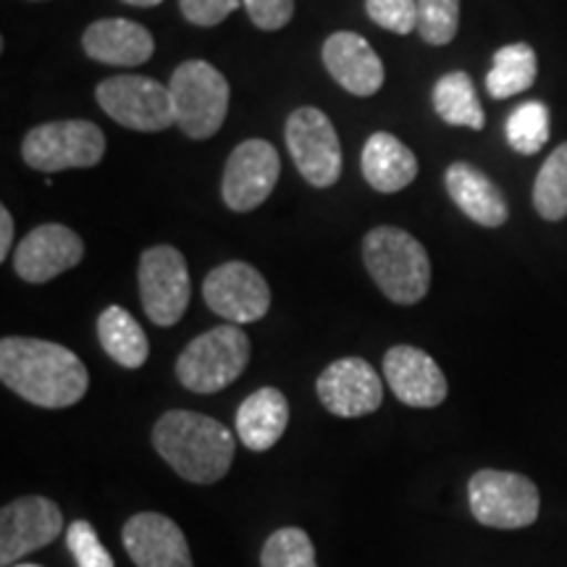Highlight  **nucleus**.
<instances>
[{
	"mask_svg": "<svg viewBox=\"0 0 567 567\" xmlns=\"http://www.w3.org/2000/svg\"><path fill=\"white\" fill-rule=\"evenodd\" d=\"M363 260L371 279L396 305L421 302L431 287V260L413 234L396 226H375L363 239Z\"/></svg>",
	"mask_w": 567,
	"mask_h": 567,
	"instance_id": "3",
	"label": "nucleus"
},
{
	"mask_svg": "<svg viewBox=\"0 0 567 567\" xmlns=\"http://www.w3.org/2000/svg\"><path fill=\"white\" fill-rule=\"evenodd\" d=\"M264 567H318L316 547L302 528H279L268 536L260 551Z\"/></svg>",
	"mask_w": 567,
	"mask_h": 567,
	"instance_id": "28",
	"label": "nucleus"
},
{
	"mask_svg": "<svg viewBox=\"0 0 567 567\" xmlns=\"http://www.w3.org/2000/svg\"><path fill=\"white\" fill-rule=\"evenodd\" d=\"M323 63L339 87L354 97H371L384 84V63L358 32L331 34L323 42Z\"/></svg>",
	"mask_w": 567,
	"mask_h": 567,
	"instance_id": "18",
	"label": "nucleus"
},
{
	"mask_svg": "<svg viewBox=\"0 0 567 567\" xmlns=\"http://www.w3.org/2000/svg\"><path fill=\"white\" fill-rule=\"evenodd\" d=\"M460 27V0H417V32L429 45H446Z\"/></svg>",
	"mask_w": 567,
	"mask_h": 567,
	"instance_id": "29",
	"label": "nucleus"
},
{
	"mask_svg": "<svg viewBox=\"0 0 567 567\" xmlns=\"http://www.w3.org/2000/svg\"><path fill=\"white\" fill-rule=\"evenodd\" d=\"M384 379L396 400L410 408H439L450 392L436 360L410 344H396L384 354Z\"/></svg>",
	"mask_w": 567,
	"mask_h": 567,
	"instance_id": "16",
	"label": "nucleus"
},
{
	"mask_svg": "<svg viewBox=\"0 0 567 567\" xmlns=\"http://www.w3.org/2000/svg\"><path fill=\"white\" fill-rule=\"evenodd\" d=\"M365 182L375 193H400L410 187L417 176V158L402 140L389 132H375L368 137L363 155H360Z\"/></svg>",
	"mask_w": 567,
	"mask_h": 567,
	"instance_id": "21",
	"label": "nucleus"
},
{
	"mask_svg": "<svg viewBox=\"0 0 567 567\" xmlns=\"http://www.w3.org/2000/svg\"><path fill=\"white\" fill-rule=\"evenodd\" d=\"M97 103L116 124L134 132H163L176 124L172 90L151 76L118 74L97 84Z\"/></svg>",
	"mask_w": 567,
	"mask_h": 567,
	"instance_id": "9",
	"label": "nucleus"
},
{
	"mask_svg": "<svg viewBox=\"0 0 567 567\" xmlns=\"http://www.w3.org/2000/svg\"><path fill=\"white\" fill-rule=\"evenodd\" d=\"M289 155H292L297 172L313 187H334L342 176V145H339L337 130L323 111L297 109L287 118Z\"/></svg>",
	"mask_w": 567,
	"mask_h": 567,
	"instance_id": "10",
	"label": "nucleus"
},
{
	"mask_svg": "<svg viewBox=\"0 0 567 567\" xmlns=\"http://www.w3.org/2000/svg\"><path fill=\"white\" fill-rule=\"evenodd\" d=\"M84 258V243L63 224H42L21 239L13 252V271L27 284H45L71 271Z\"/></svg>",
	"mask_w": 567,
	"mask_h": 567,
	"instance_id": "15",
	"label": "nucleus"
},
{
	"mask_svg": "<svg viewBox=\"0 0 567 567\" xmlns=\"http://www.w3.org/2000/svg\"><path fill=\"white\" fill-rule=\"evenodd\" d=\"M243 0H179V9L189 24L216 27L239 9Z\"/></svg>",
	"mask_w": 567,
	"mask_h": 567,
	"instance_id": "33",
	"label": "nucleus"
},
{
	"mask_svg": "<svg viewBox=\"0 0 567 567\" xmlns=\"http://www.w3.org/2000/svg\"><path fill=\"white\" fill-rule=\"evenodd\" d=\"M434 111L450 126H467V130L476 132L486 126L476 87L465 71H452L434 84Z\"/></svg>",
	"mask_w": 567,
	"mask_h": 567,
	"instance_id": "25",
	"label": "nucleus"
},
{
	"mask_svg": "<svg viewBox=\"0 0 567 567\" xmlns=\"http://www.w3.org/2000/svg\"><path fill=\"white\" fill-rule=\"evenodd\" d=\"M467 502L481 526L517 530L534 526L542 513V496L530 478L509 471L473 473L467 481Z\"/></svg>",
	"mask_w": 567,
	"mask_h": 567,
	"instance_id": "6",
	"label": "nucleus"
},
{
	"mask_svg": "<svg viewBox=\"0 0 567 567\" xmlns=\"http://www.w3.org/2000/svg\"><path fill=\"white\" fill-rule=\"evenodd\" d=\"M155 452L189 484H216L234 463L237 439L224 423L193 410H168L153 429Z\"/></svg>",
	"mask_w": 567,
	"mask_h": 567,
	"instance_id": "2",
	"label": "nucleus"
},
{
	"mask_svg": "<svg viewBox=\"0 0 567 567\" xmlns=\"http://www.w3.org/2000/svg\"><path fill=\"white\" fill-rule=\"evenodd\" d=\"M66 544L71 557L76 559V567H116L109 549L103 547L95 528L87 520H74L66 528Z\"/></svg>",
	"mask_w": 567,
	"mask_h": 567,
	"instance_id": "30",
	"label": "nucleus"
},
{
	"mask_svg": "<svg viewBox=\"0 0 567 567\" xmlns=\"http://www.w3.org/2000/svg\"><path fill=\"white\" fill-rule=\"evenodd\" d=\"M538 74L536 51L526 42H513V45L499 48L494 53L492 71L486 76V90L494 101H507V97L520 95L534 87Z\"/></svg>",
	"mask_w": 567,
	"mask_h": 567,
	"instance_id": "24",
	"label": "nucleus"
},
{
	"mask_svg": "<svg viewBox=\"0 0 567 567\" xmlns=\"http://www.w3.org/2000/svg\"><path fill=\"white\" fill-rule=\"evenodd\" d=\"M534 208L544 221H563L567 216V142L544 161L534 182Z\"/></svg>",
	"mask_w": 567,
	"mask_h": 567,
	"instance_id": "26",
	"label": "nucleus"
},
{
	"mask_svg": "<svg viewBox=\"0 0 567 567\" xmlns=\"http://www.w3.org/2000/svg\"><path fill=\"white\" fill-rule=\"evenodd\" d=\"M13 243V218L9 208H0V260L9 258Z\"/></svg>",
	"mask_w": 567,
	"mask_h": 567,
	"instance_id": "34",
	"label": "nucleus"
},
{
	"mask_svg": "<svg viewBox=\"0 0 567 567\" xmlns=\"http://www.w3.org/2000/svg\"><path fill=\"white\" fill-rule=\"evenodd\" d=\"M63 530V515L45 496H21L0 509V565L11 567L48 544Z\"/></svg>",
	"mask_w": 567,
	"mask_h": 567,
	"instance_id": "13",
	"label": "nucleus"
},
{
	"mask_svg": "<svg viewBox=\"0 0 567 567\" xmlns=\"http://www.w3.org/2000/svg\"><path fill=\"white\" fill-rule=\"evenodd\" d=\"M122 542L137 567H195L187 538L172 517L137 513L124 523Z\"/></svg>",
	"mask_w": 567,
	"mask_h": 567,
	"instance_id": "17",
	"label": "nucleus"
},
{
	"mask_svg": "<svg viewBox=\"0 0 567 567\" xmlns=\"http://www.w3.org/2000/svg\"><path fill=\"white\" fill-rule=\"evenodd\" d=\"M371 21L394 34H410L417 30V0H365Z\"/></svg>",
	"mask_w": 567,
	"mask_h": 567,
	"instance_id": "31",
	"label": "nucleus"
},
{
	"mask_svg": "<svg viewBox=\"0 0 567 567\" xmlns=\"http://www.w3.org/2000/svg\"><path fill=\"white\" fill-rule=\"evenodd\" d=\"M316 392L321 405L337 417L371 415L384 402V384L363 358L334 360L318 375Z\"/></svg>",
	"mask_w": 567,
	"mask_h": 567,
	"instance_id": "14",
	"label": "nucleus"
},
{
	"mask_svg": "<svg viewBox=\"0 0 567 567\" xmlns=\"http://www.w3.org/2000/svg\"><path fill=\"white\" fill-rule=\"evenodd\" d=\"M97 339H101L105 354L126 371H137L151 354L147 334L122 305H111L97 318Z\"/></svg>",
	"mask_w": 567,
	"mask_h": 567,
	"instance_id": "23",
	"label": "nucleus"
},
{
	"mask_svg": "<svg viewBox=\"0 0 567 567\" xmlns=\"http://www.w3.org/2000/svg\"><path fill=\"white\" fill-rule=\"evenodd\" d=\"M203 297L213 313L234 326L260 321L271 308L268 281L245 260H229L213 268L205 276Z\"/></svg>",
	"mask_w": 567,
	"mask_h": 567,
	"instance_id": "11",
	"label": "nucleus"
},
{
	"mask_svg": "<svg viewBox=\"0 0 567 567\" xmlns=\"http://www.w3.org/2000/svg\"><path fill=\"white\" fill-rule=\"evenodd\" d=\"M13 567H40V565H13Z\"/></svg>",
	"mask_w": 567,
	"mask_h": 567,
	"instance_id": "36",
	"label": "nucleus"
},
{
	"mask_svg": "<svg viewBox=\"0 0 567 567\" xmlns=\"http://www.w3.org/2000/svg\"><path fill=\"white\" fill-rule=\"evenodd\" d=\"M444 184L452 203L473 224L486 226V229H499L502 224H507L509 208L505 195L476 166H471V163H452L444 174Z\"/></svg>",
	"mask_w": 567,
	"mask_h": 567,
	"instance_id": "20",
	"label": "nucleus"
},
{
	"mask_svg": "<svg viewBox=\"0 0 567 567\" xmlns=\"http://www.w3.org/2000/svg\"><path fill=\"white\" fill-rule=\"evenodd\" d=\"M281 174L279 151L266 140H245L226 161L221 195L231 210L247 213L271 197Z\"/></svg>",
	"mask_w": 567,
	"mask_h": 567,
	"instance_id": "12",
	"label": "nucleus"
},
{
	"mask_svg": "<svg viewBox=\"0 0 567 567\" xmlns=\"http://www.w3.org/2000/svg\"><path fill=\"white\" fill-rule=\"evenodd\" d=\"M82 48L92 61L109 66H142L155 53V40L130 19H101L82 34Z\"/></svg>",
	"mask_w": 567,
	"mask_h": 567,
	"instance_id": "19",
	"label": "nucleus"
},
{
	"mask_svg": "<svg viewBox=\"0 0 567 567\" xmlns=\"http://www.w3.org/2000/svg\"><path fill=\"white\" fill-rule=\"evenodd\" d=\"M252 24L264 32H279L292 21L295 0H243Z\"/></svg>",
	"mask_w": 567,
	"mask_h": 567,
	"instance_id": "32",
	"label": "nucleus"
},
{
	"mask_svg": "<svg viewBox=\"0 0 567 567\" xmlns=\"http://www.w3.org/2000/svg\"><path fill=\"white\" fill-rule=\"evenodd\" d=\"M250 363V339L239 326L226 323L205 331L184 347L176 360L182 386L195 394H216L226 389Z\"/></svg>",
	"mask_w": 567,
	"mask_h": 567,
	"instance_id": "4",
	"label": "nucleus"
},
{
	"mask_svg": "<svg viewBox=\"0 0 567 567\" xmlns=\"http://www.w3.org/2000/svg\"><path fill=\"white\" fill-rule=\"evenodd\" d=\"M549 140V109L538 101L523 103L507 118V142L515 153L536 155Z\"/></svg>",
	"mask_w": 567,
	"mask_h": 567,
	"instance_id": "27",
	"label": "nucleus"
},
{
	"mask_svg": "<svg viewBox=\"0 0 567 567\" xmlns=\"http://www.w3.org/2000/svg\"><path fill=\"white\" fill-rule=\"evenodd\" d=\"M0 381L38 408H71L87 394L90 373L63 344L30 337L0 342Z\"/></svg>",
	"mask_w": 567,
	"mask_h": 567,
	"instance_id": "1",
	"label": "nucleus"
},
{
	"mask_svg": "<svg viewBox=\"0 0 567 567\" xmlns=\"http://www.w3.org/2000/svg\"><path fill=\"white\" fill-rule=\"evenodd\" d=\"M137 279L147 318L161 329L179 323L193 297V281L184 255L172 245L147 247L140 258Z\"/></svg>",
	"mask_w": 567,
	"mask_h": 567,
	"instance_id": "8",
	"label": "nucleus"
},
{
	"mask_svg": "<svg viewBox=\"0 0 567 567\" xmlns=\"http://www.w3.org/2000/svg\"><path fill=\"white\" fill-rule=\"evenodd\" d=\"M105 155V134L97 124L51 122L34 126L21 142V158L34 172H66V168H92Z\"/></svg>",
	"mask_w": 567,
	"mask_h": 567,
	"instance_id": "7",
	"label": "nucleus"
},
{
	"mask_svg": "<svg viewBox=\"0 0 567 567\" xmlns=\"http://www.w3.org/2000/svg\"><path fill=\"white\" fill-rule=\"evenodd\" d=\"M124 3H130V6H137V9H153V6L163 3V0H124Z\"/></svg>",
	"mask_w": 567,
	"mask_h": 567,
	"instance_id": "35",
	"label": "nucleus"
},
{
	"mask_svg": "<svg viewBox=\"0 0 567 567\" xmlns=\"http://www.w3.org/2000/svg\"><path fill=\"white\" fill-rule=\"evenodd\" d=\"M237 436L252 452H266L279 442L289 425V402L279 389L264 386L252 392L237 410Z\"/></svg>",
	"mask_w": 567,
	"mask_h": 567,
	"instance_id": "22",
	"label": "nucleus"
},
{
	"mask_svg": "<svg viewBox=\"0 0 567 567\" xmlns=\"http://www.w3.org/2000/svg\"><path fill=\"white\" fill-rule=\"evenodd\" d=\"M176 124L189 140H210L229 111V82L208 61H184L168 82Z\"/></svg>",
	"mask_w": 567,
	"mask_h": 567,
	"instance_id": "5",
	"label": "nucleus"
}]
</instances>
